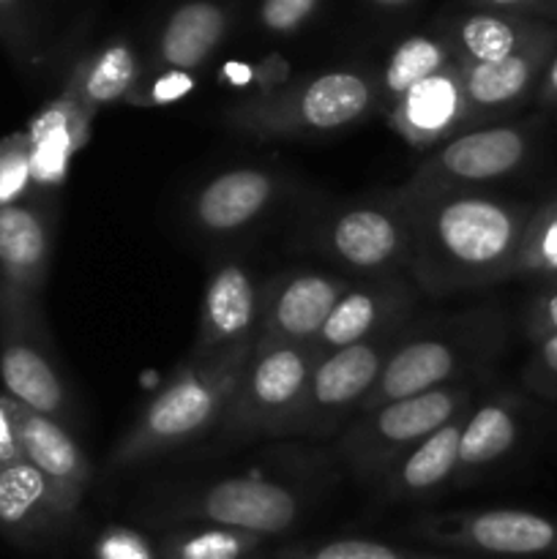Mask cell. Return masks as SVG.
<instances>
[{"instance_id":"1","label":"cell","mask_w":557,"mask_h":559,"mask_svg":"<svg viewBox=\"0 0 557 559\" xmlns=\"http://www.w3.org/2000/svg\"><path fill=\"white\" fill-rule=\"evenodd\" d=\"M410 218L407 273L429 295L484 289L517 278L533 207L481 189L407 180L396 189Z\"/></svg>"},{"instance_id":"2","label":"cell","mask_w":557,"mask_h":559,"mask_svg":"<svg viewBox=\"0 0 557 559\" xmlns=\"http://www.w3.org/2000/svg\"><path fill=\"white\" fill-rule=\"evenodd\" d=\"M251 347L254 342H246L211 358H189L180 364L173 380L145 404L118 440L112 451L115 467L151 462L222 426Z\"/></svg>"},{"instance_id":"3","label":"cell","mask_w":557,"mask_h":559,"mask_svg":"<svg viewBox=\"0 0 557 559\" xmlns=\"http://www.w3.org/2000/svg\"><path fill=\"white\" fill-rule=\"evenodd\" d=\"M502 342L506 322L495 309L464 311L424 328H404L360 413L431 388L462 382L464 374L495 358Z\"/></svg>"},{"instance_id":"4","label":"cell","mask_w":557,"mask_h":559,"mask_svg":"<svg viewBox=\"0 0 557 559\" xmlns=\"http://www.w3.org/2000/svg\"><path fill=\"white\" fill-rule=\"evenodd\" d=\"M377 80L364 69H331L304 82L246 98L229 109V123L262 140L336 134L369 118Z\"/></svg>"},{"instance_id":"5","label":"cell","mask_w":557,"mask_h":559,"mask_svg":"<svg viewBox=\"0 0 557 559\" xmlns=\"http://www.w3.org/2000/svg\"><path fill=\"white\" fill-rule=\"evenodd\" d=\"M473 385L451 382L355 415L353 424L336 437L339 456L360 478L380 480L418 442L442 429L448 420L473 409Z\"/></svg>"},{"instance_id":"6","label":"cell","mask_w":557,"mask_h":559,"mask_svg":"<svg viewBox=\"0 0 557 559\" xmlns=\"http://www.w3.org/2000/svg\"><path fill=\"white\" fill-rule=\"evenodd\" d=\"M315 360L306 344L257 338L224 413V435L287 437L304 404Z\"/></svg>"},{"instance_id":"7","label":"cell","mask_w":557,"mask_h":559,"mask_svg":"<svg viewBox=\"0 0 557 559\" xmlns=\"http://www.w3.org/2000/svg\"><path fill=\"white\" fill-rule=\"evenodd\" d=\"M0 380L5 396L55 420L69 418V388L55 360L38 298L0 282Z\"/></svg>"},{"instance_id":"8","label":"cell","mask_w":557,"mask_h":559,"mask_svg":"<svg viewBox=\"0 0 557 559\" xmlns=\"http://www.w3.org/2000/svg\"><path fill=\"white\" fill-rule=\"evenodd\" d=\"M404 328L317 358L309 385H306L304 404H300L287 437L331 440V437L342 435L380 380Z\"/></svg>"},{"instance_id":"9","label":"cell","mask_w":557,"mask_h":559,"mask_svg":"<svg viewBox=\"0 0 557 559\" xmlns=\"http://www.w3.org/2000/svg\"><path fill=\"white\" fill-rule=\"evenodd\" d=\"M410 240V218L396 189L336 207L315 233L317 249L360 278L407 271Z\"/></svg>"},{"instance_id":"10","label":"cell","mask_w":557,"mask_h":559,"mask_svg":"<svg viewBox=\"0 0 557 559\" xmlns=\"http://www.w3.org/2000/svg\"><path fill=\"white\" fill-rule=\"evenodd\" d=\"M415 538L446 551L502 559H557V519L519 508H484L420 516Z\"/></svg>"},{"instance_id":"11","label":"cell","mask_w":557,"mask_h":559,"mask_svg":"<svg viewBox=\"0 0 557 559\" xmlns=\"http://www.w3.org/2000/svg\"><path fill=\"white\" fill-rule=\"evenodd\" d=\"M533 145L535 123L464 129L431 147L410 180L442 189H478L517 175L533 156Z\"/></svg>"},{"instance_id":"12","label":"cell","mask_w":557,"mask_h":559,"mask_svg":"<svg viewBox=\"0 0 557 559\" xmlns=\"http://www.w3.org/2000/svg\"><path fill=\"white\" fill-rule=\"evenodd\" d=\"M304 500L295 489L260 475H233L208 484L197 495L186 497L178 516L213 527L244 530V533L284 535L298 524Z\"/></svg>"},{"instance_id":"13","label":"cell","mask_w":557,"mask_h":559,"mask_svg":"<svg viewBox=\"0 0 557 559\" xmlns=\"http://www.w3.org/2000/svg\"><path fill=\"white\" fill-rule=\"evenodd\" d=\"M410 309H413V284L402 273L360 278L349 284L347 293L333 306L322 331L306 347L315 358H322L336 349L369 342L382 333L404 328Z\"/></svg>"},{"instance_id":"14","label":"cell","mask_w":557,"mask_h":559,"mask_svg":"<svg viewBox=\"0 0 557 559\" xmlns=\"http://www.w3.org/2000/svg\"><path fill=\"white\" fill-rule=\"evenodd\" d=\"M262 309L265 289L257 284L244 262L233 260L213 267L202 295L200 328L189 358H211L238 344L257 342Z\"/></svg>"},{"instance_id":"15","label":"cell","mask_w":557,"mask_h":559,"mask_svg":"<svg viewBox=\"0 0 557 559\" xmlns=\"http://www.w3.org/2000/svg\"><path fill=\"white\" fill-rule=\"evenodd\" d=\"M282 197V175L265 167H235L208 180L189 202V218L202 235L229 238L254 227Z\"/></svg>"},{"instance_id":"16","label":"cell","mask_w":557,"mask_h":559,"mask_svg":"<svg viewBox=\"0 0 557 559\" xmlns=\"http://www.w3.org/2000/svg\"><path fill=\"white\" fill-rule=\"evenodd\" d=\"M349 284V276L325 271H295L268 284L257 338L309 344L322 331Z\"/></svg>"},{"instance_id":"17","label":"cell","mask_w":557,"mask_h":559,"mask_svg":"<svg viewBox=\"0 0 557 559\" xmlns=\"http://www.w3.org/2000/svg\"><path fill=\"white\" fill-rule=\"evenodd\" d=\"M5 407L14 420L16 440L25 453V462H31L47 478L60 508L74 516L87 486H91V462H87L85 451L76 445V440L60 420L36 413L11 396H5Z\"/></svg>"},{"instance_id":"18","label":"cell","mask_w":557,"mask_h":559,"mask_svg":"<svg viewBox=\"0 0 557 559\" xmlns=\"http://www.w3.org/2000/svg\"><path fill=\"white\" fill-rule=\"evenodd\" d=\"M388 126L407 142L410 147H437L453 134L470 126L467 98L459 63H448L429 80L410 87L386 112Z\"/></svg>"},{"instance_id":"19","label":"cell","mask_w":557,"mask_h":559,"mask_svg":"<svg viewBox=\"0 0 557 559\" xmlns=\"http://www.w3.org/2000/svg\"><path fill=\"white\" fill-rule=\"evenodd\" d=\"M557 49V27L541 41L530 44L522 52L511 55L497 63H473L459 66L464 82V98H467L470 126L473 129L481 120L491 118L497 112L513 109L519 102L530 96V91H538V82L549 66L552 55Z\"/></svg>"},{"instance_id":"20","label":"cell","mask_w":557,"mask_h":559,"mask_svg":"<svg viewBox=\"0 0 557 559\" xmlns=\"http://www.w3.org/2000/svg\"><path fill=\"white\" fill-rule=\"evenodd\" d=\"M52 260V222L31 202L0 207V282L42 298Z\"/></svg>"},{"instance_id":"21","label":"cell","mask_w":557,"mask_h":559,"mask_svg":"<svg viewBox=\"0 0 557 559\" xmlns=\"http://www.w3.org/2000/svg\"><path fill=\"white\" fill-rule=\"evenodd\" d=\"M93 115L71 93H60L27 123L31 167L36 189H55L66 180L71 158L91 136Z\"/></svg>"},{"instance_id":"22","label":"cell","mask_w":557,"mask_h":559,"mask_svg":"<svg viewBox=\"0 0 557 559\" xmlns=\"http://www.w3.org/2000/svg\"><path fill=\"white\" fill-rule=\"evenodd\" d=\"M555 31V25L528 14L508 11H467L448 25L442 38L451 47L459 66L497 63L522 52L530 44L541 41Z\"/></svg>"},{"instance_id":"23","label":"cell","mask_w":557,"mask_h":559,"mask_svg":"<svg viewBox=\"0 0 557 559\" xmlns=\"http://www.w3.org/2000/svg\"><path fill=\"white\" fill-rule=\"evenodd\" d=\"M52 486L31 462L0 467V533L14 544H36L69 522Z\"/></svg>"},{"instance_id":"24","label":"cell","mask_w":557,"mask_h":559,"mask_svg":"<svg viewBox=\"0 0 557 559\" xmlns=\"http://www.w3.org/2000/svg\"><path fill=\"white\" fill-rule=\"evenodd\" d=\"M467 415L470 409L459 418L448 420L442 429H437L413 451L404 453L380 478L382 497L393 502L429 500V497L440 495L446 486H451L459 473V440H462Z\"/></svg>"},{"instance_id":"25","label":"cell","mask_w":557,"mask_h":559,"mask_svg":"<svg viewBox=\"0 0 557 559\" xmlns=\"http://www.w3.org/2000/svg\"><path fill=\"white\" fill-rule=\"evenodd\" d=\"M227 11L213 0H189L164 22L156 41L158 69L197 71L227 36Z\"/></svg>"},{"instance_id":"26","label":"cell","mask_w":557,"mask_h":559,"mask_svg":"<svg viewBox=\"0 0 557 559\" xmlns=\"http://www.w3.org/2000/svg\"><path fill=\"white\" fill-rule=\"evenodd\" d=\"M519 442V402L513 396H495L470 409L459 440L457 480H470L495 467Z\"/></svg>"},{"instance_id":"27","label":"cell","mask_w":557,"mask_h":559,"mask_svg":"<svg viewBox=\"0 0 557 559\" xmlns=\"http://www.w3.org/2000/svg\"><path fill=\"white\" fill-rule=\"evenodd\" d=\"M140 76V60L131 44L109 41L74 66L63 91L71 93L87 112L96 115L98 109L126 102Z\"/></svg>"},{"instance_id":"28","label":"cell","mask_w":557,"mask_h":559,"mask_svg":"<svg viewBox=\"0 0 557 559\" xmlns=\"http://www.w3.org/2000/svg\"><path fill=\"white\" fill-rule=\"evenodd\" d=\"M448 63H453V55L442 36L415 33V36L404 38L388 55L386 66H382L380 76H377V107H386L388 112L410 87L429 80L431 74L446 69Z\"/></svg>"},{"instance_id":"29","label":"cell","mask_w":557,"mask_h":559,"mask_svg":"<svg viewBox=\"0 0 557 559\" xmlns=\"http://www.w3.org/2000/svg\"><path fill=\"white\" fill-rule=\"evenodd\" d=\"M262 544H265L262 535L205 524L169 535L156 555L158 559H249L262 549Z\"/></svg>"},{"instance_id":"30","label":"cell","mask_w":557,"mask_h":559,"mask_svg":"<svg viewBox=\"0 0 557 559\" xmlns=\"http://www.w3.org/2000/svg\"><path fill=\"white\" fill-rule=\"evenodd\" d=\"M273 559H459L442 551L404 549V546L382 544L371 538H333L315 544H289L273 555Z\"/></svg>"},{"instance_id":"31","label":"cell","mask_w":557,"mask_h":559,"mask_svg":"<svg viewBox=\"0 0 557 559\" xmlns=\"http://www.w3.org/2000/svg\"><path fill=\"white\" fill-rule=\"evenodd\" d=\"M517 276H541L546 282H557V197L530 213L519 249Z\"/></svg>"},{"instance_id":"32","label":"cell","mask_w":557,"mask_h":559,"mask_svg":"<svg viewBox=\"0 0 557 559\" xmlns=\"http://www.w3.org/2000/svg\"><path fill=\"white\" fill-rule=\"evenodd\" d=\"M33 189L31 142L25 131L0 140V207L22 202Z\"/></svg>"},{"instance_id":"33","label":"cell","mask_w":557,"mask_h":559,"mask_svg":"<svg viewBox=\"0 0 557 559\" xmlns=\"http://www.w3.org/2000/svg\"><path fill=\"white\" fill-rule=\"evenodd\" d=\"M194 87L197 80L191 71L158 69V74L140 76V82L129 93L126 104H131V107H167V104H175L189 96Z\"/></svg>"},{"instance_id":"34","label":"cell","mask_w":557,"mask_h":559,"mask_svg":"<svg viewBox=\"0 0 557 559\" xmlns=\"http://www.w3.org/2000/svg\"><path fill=\"white\" fill-rule=\"evenodd\" d=\"M522 382L535 396L557 399V333L535 344L522 371Z\"/></svg>"},{"instance_id":"35","label":"cell","mask_w":557,"mask_h":559,"mask_svg":"<svg viewBox=\"0 0 557 559\" xmlns=\"http://www.w3.org/2000/svg\"><path fill=\"white\" fill-rule=\"evenodd\" d=\"M96 559H158L145 535L129 527H107L93 544Z\"/></svg>"},{"instance_id":"36","label":"cell","mask_w":557,"mask_h":559,"mask_svg":"<svg viewBox=\"0 0 557 559\" xmlns=\"http://www.w3.org/2000/svg\"><path fill=\"white\" fill-rule=\"evenodd\" d=\"M317 5H320V0H262L260 25L268 33L287 36V33H295L300 25H306Z\"/></svg>"},{"instance_id":"37","label":"cell","mask_w":557,"mask_h":559,"mask_svg":"<svg viewBox=\"0 0 557 559\" xmlns=\"http://www.w3.org/2000/svg\"><path fill=\"white\" fill-rule=\"evenodd\" d=\"M524 333L538 344L541 338H549L557 333V284H549L544 293L535 295L528 306L524 317Z\"/></svg>"},{"instance_id":"38","label":"cell","mask_w":557,"mask_h":559,"mask_svg":"<svg viewBox=\"0 0 557 559\" xmlns=\"http://www.w3.org/2000/svg\"><path fill=\"white\" fill-rule=\"evenodd\" d=\"M27 0H0V41L20 52L27 41L25 31Z\"/></svg>"},{"instance_id":"39","label":"cell","mask_w":557,"mask_h":559,"mask_svg":"<svg viewBox=\"0 0 557 559\" xmlns=\"http://www.w3.org/2000/svg\"><path fill=\"white\" fill-rule=\"evenodd\" d=\"M16 462H25V453H22L20 440H16V429L9 407H5V396L0 393V467H9V464Z\"/></svg>"},{"instance_id":"40","label":"cell","mask_w":557,"mask_h":559,"mask_svg":"<svg viewBox=\"0 0 557 559\" xmlns=\"http://www.w3.org/2000/svg\"><path fill=\"white\" fill-rule=\"evenodd\" d=\"M473 11H508V14H546L552 0H462Z\"/></svg>"},{"instance_id":"41","label":"cell","mask_w":557,"mask_h":559,"mask_svg":"<svg viewBox=\"0 0 557 559\" xmlns=\"http://www.w3.org/2000/svg\"><path fill=\"white\" fill-rule=\"evenodd\" d=\"M538 102L544 104V107L557 109V49L555 55H552L549 66H546L544 76H541L538 82Z\"/></svg>"},{"instance_id":"42","label":"cell","mask_w":557,"mask_h":559,"mask_svg":"<svg viewBox=\"0 0 557 559\" xmlns=\"http://www.w3.org/2000/svg\"><path fill=\"white\" fill-rule=\"evenodd\" d=\"M222 76L233 85H244L246 80H251V69L246 63H227L222 69Z\"/></svg>"},{"instance_id":"43","label":"cell","mask_w":557,"mask_h":559,"mask_svg":"<svg viewBox=\"0 0 557 559\" xmlns=\"http://www.w3.org/2000/svg\"><path fill=\"white\" fill-rule=\"evenodd\" d=\"M369 3L380 5V9H402V5H410L413 0H369Z\"/></svg>"},{"instance_id":"44","label":"cell","mask_w":557,"mask_h":559,"mask_svg":"<svg viewBox=\"0 0 557 559\" xmlns=\"http://www.w3.org/2000/svg\"><path fill=\"white\" fill-rule=\"evenodd\" d=\"M546 16H555V20H557V0H552V5H549V11H546Z\"/></svg>"},{"instance_id":"45","label":"cell","mask_w":557,"mask_h":559,"mask_svg":"<svg viewBox=\"0 0 557 559\" xmlns=\"http://www.w3.org/2000/svg\"><path fill=\"white\" fill-rule=\"evenodd\" d=\"M249 559H260V557H249Z\"/></svg>"},{"instance_id":"46","label":"cell","mask_w":557,"mask_h":559,"mask_svg":"<svg viewBox=\"0 0 557 559\" xmlns=\"http://www.w3.org/2000/svg\"><path fill=\"white\" fill-rule=\"evenodd\" d=\"M552 284H557V282H552Z\"/></svg>"}]
</instances>
